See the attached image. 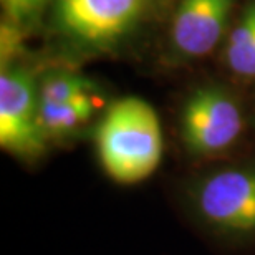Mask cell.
I'll return each mask as SVG.
<instances>
[{
    "label": "cell",
    "instance_id": "cell-1",
    "mask_svg": "<svg viewBox=\"0 0 255 255\" xmlns=\"http://www.w3.org/2000/svg\"><path fill=\"white\" fill-rule=\"evenodd\" d=\"M103 169L121 184L149 177L162 157V131L154 108L141 98L115 101L96 129Z\"/></svg>",
    "mask_w": 255,
    "mask_h": 255
},
{
    "label": "cell",
    "instance_id": "cell-2",
    "mask_svg": "<svg viewBox=\"0 0 255 255\" xmlns=\"http://www.w3.org/2000/svg\"><path fill=\"white\" fill-rule=\"evenodd\" d=\"M40 123V93L25 68H8L0 75V146L20 157H35L45 149Z\"/></svg>",
    "mask_w": 255,
    "mask_h": 255
},
{
    "label": "cell",
    "instance_id": "cell-3",
    "mask_svg": "<svg viewBox=\"0 0 255 255\" xmlns=\"http://www.w3.org/2000/svg\"><path fill=\"white\" fill-rule=\"evenodd\" d=\"M242 131V115L232 96L204 86L187 98L181 113V136L192 154L209 156L231 147Z\"/></svg>",
    "mask_w": 255,
    "mask_h": 255
},
{
    "label": "cell",
    "instance_id": "cell-4",
    "mask_svg": "<svg viewBox=\"0 0 255 255\" xmlns=\"http://www.w3.org/2000/svg\"><path fill=\"white\" fill-rule=\"evenodd\" d=\"M196 207L226 232H255V169H226L204 179L196 191Z\"/></svg>",
    "mask_w": 255,
    "mask_h": 255
},
{
    "label": "cell",
    "instance_id": "cell-5",
    "mask_svg": "<svg viewBox=\"0 0 255 255\" xmlns=\"http://www.w3.org/2000/svg\"><path fill=\"white\" fill-rule=\"evenodd\" d=\"M144 0H58L57 18L62 30L78 42L111 43L129 30Z\"/></svg>",
    "mask_w": 255,
    "mask_h": 255
},
{
    "label": "cell",
    "instance_id": "cell-6",
    "mask_svg": "<svg viewBox=\"0 0 255 255\" xmlns=\"http://www.w3.org/2000/svg\"><path fill=\"white\" fill-rule=\"evenodd\" d=\"M234 0H181L172 20L171 38L184 57H204L226 32Z\"/></svg>",
    "mask_w": 255,
    "mask_h": 255
},
{
    "label": "cell",
    "instance_id": "cell-7",
    "mask_svg": "<svg viewBox=\"0 0 255 255\" xmlns=\"http://www.w3.org/2000/svg\"><path fill=\"white\" fill-rule=\"evenodd\" d=\"M226 60L237 75L255 76V0L244 8L227 40Z\"/></svg>",
    "mask_w": 255,
    "mask_h": 255
},
{
    "label": "cell",
    "instance_id": "cell-8",
    "mask_svg": "<svg viewBox=\"0 0 255 255\" xmlns=\"http://www.w3.org/2000/svg\"><path fill=\"white\" fill-rule=\"evenodd\" d=\"M93 101L88 95L60 103L40 101V123L47 136L66 134L83 125L93 115Z\"/></svg>",
    "mask_w": 255,
    "mask_h": 255
},
{
    "label": "cell",
    "instance_id": "cell-9",
    "mask_svg": "<svg viewBox=\"0 0 255 255\" xmlns=\"http://www.w3.org/2000/svg\"><path fill=\"white\" fill-rule=\"evenodd\" d=\"M91 83L86 78L73 73H57L48 76L40 86L42 103H60L88 95Z\"/></svg>",
    "mask_w": 255,
    "mask_h": 255
},
{
    "label": "cell",
    "instance_id": "cell-10",
    "mask_svg": "<svg viewBox=\"0 0 255 255\" xmlns=\"http://www.w3.org/2000/svg\"><path fill=\"white\" fill-rule=\"evenodd\" d=\"M45 0H2L3 10L7 12V15L15 22L25 20L37 12L42 7V3Z\"/></svg>",
    "mask_w": 255,
    "mask_h": 255
}]
</instances>
